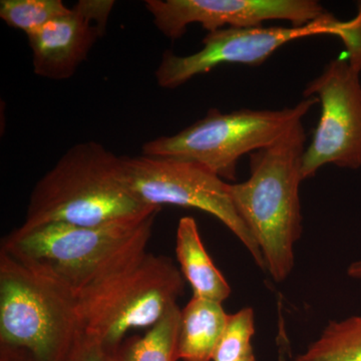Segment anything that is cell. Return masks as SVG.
Listing matches in <instances>:
<instances>
[{"label":"cell","mask_w":361,"mask_h":361,"mask_svg":"<svg viewBox=\"0 0 361 361\" xmlns=\"http://www.w3.org/2000/svg\"><path fill=\"white\" fill-rule=\"evenodd\" d=\"M294 361H361V315L329 322Z\"/></svg>","instance_id":"15"},{"label":"cell","mask_w":361,"mask_h":361,"mask_svg":"<svg viewBox=\"0 0 361 361\" xmlns=\"http://www.w3.org/2000/svg\"><path fill=\"white\" fill-rule=\"evenodd\" d=\"M185 290V278L170 258L145 252L77 297L80 334L108 350L130 330L152 327Z\"/></svg>","instance_id":"4"},{"label":"cell","mask_w":361,"mask_h":361,"mask_svg":"<svg viewBox=\"0 0 361 361\" xmlns=\"http://www.w3.org/2000/svg\"><path fill=\"white\" fill-rule=\"evenodd\" d=\"M63 361H110L106 349L96 339L78 332L77 339Z\"/></svg>","instance_id":"19"},{"label":"cell","mask_w":361,"mask_h":361,"mask_svg":"<svg viewBox=\"0 0 361 361\" xmlns=\"http://www.w3.org/2000/svg\"><path fill=\"white\" fill-rule=\"evenodd\" d=\"M145 6L171 40L180 39L193 23L208 32L226 26L258 27L267 20H287L300 27L327 13L316 0H146Z\"/></svg>","instance_id":"10"},{"label":"cell","mask_w":361,"mask_h":361,"mask_svg":"<svg viewBox=\"0 0 361 361\" xmlns=\"http://www.w3.org/2000/svg\"><path fill=\"white\" fill-rule=\"evenodd\" d=\"M123 179L145 206L199 209L220 220L266 270L262 253L237 213L229 184L200 164L177 158L121 157Z\"/></svg>","instance_id":"7"},{"label":"cell","mask_w":361,"mask_h":361,"mask_svg":"<svg viewBox=\"0 0 361 361\" xmlns=\"http://www.w3.org/2000/svg\"><path fill=\"white\" fill-rule=\"evenodd\" d=\"M318 102L316 97H305L282 110L242 109L224 114L211 109L203 118L177 134L147 142L142 155L195 161L222 179L234 180L242 157L281 139L302 122Z\"/></svg>","instance_id":"6"},{"label":"cell","mask_w":361,"mask_h":361,"mask_svg":"<svg viewBox=\"0 0 361 361\" xmlns=\"http://www.w3.org/2000/svg\"><path fill=\"white\" fill-rule=\"evenodd\" d=\"M78 332L75 296L0 250V346L63 361Z\"/></svg>","instance_id":"5"},{"label":"cell","mask_w":361,"mask_h":361,"mask_svg":"<svg viewBox=\"0 0 361 361\" xmlns=\"http://www.w3.org/2000/svg\"><path fill=\"white\" fill-rule=\"evenodd\" d=\"M357 11L355 18L343 20L336 37L345 47V56L349 66L361 73V1L357 2Z\"/></svg>","instance_id":"18"},{"label":"cell","mask_w":361,"mask_h":361,"mask_svg":"<svg viewBox=\"0 0 361 361\" xmlns=\"http://www.w3.org/2000/svg\"><path fill=\"white\" fill-rule=\"evenodd\" d=\"M228 316L222 303L193 296L180 313L178 360L213 361Z\"/></svg>","instance_id":"12"},{"label":"cell","mask_w":361,"mask_h":361,"mask_svg":"<svg viewBox=\"0 0 361 361\" xmlns=\"http://www.w3.org/2000/svg\"><path fill=\"white\" fill-rule=\"evenodd\" d=\"M180 310L173 306L144 336L125 338L108 349L110 361H177Z\"/></svg>","instance_id":"14"},{"label":"cell","mask_w":361,"mask_h":361,"mask_svg":"<svg viewBox=\"0 0 361 361\" xmlns=\"http://www.w3.org/2000/svg\"><path fill=\"white\" fill-rule=\"evenodd\" d=\"M254 334L255 315L252 308H243L228 316L213 361H238L253 355L251 341Z\"/></svg>","instance_id":"17"},{"label":"cell","mask_w":361,"mask_h":361,"mask_svg":"<svg viewBox=\"0 0 361 361\" xmlns=\"http://www.w3.org/2000/svg\"><path fill=\"white\" fill-rule=\"evenodd\" d=\"M305 142L300 122L274 144L250 154L248 180L229 184L235 209L277 282L293 270L294 245L302 234L299 187Z\"/></svg>","instance_id":"2"},{"label":"cell","mask_w":361,"mask_h":361,"mask_svg":"<svg viewBox=\"0 0 361 361\" xmlns=\"http://www.w3.org/2000/svg\"><path fill=\"white\" fill-rule=\"evenodd\" d=\"M145 206L123 179L121 157L96 141L68 149L30 194L23 229L47 223L99 226L158 212Z\"/></svg>","instance_id":"3"},{"label":"cell","mask_w":361,"mask_h":361,"mask_svg":"<svg viewBox=\"0 0 361 361\" xmlns=\"http://www.w3.org/2000/svg\"><path fill=\"white\" fill-rule=\"evenodd\" d=\"M303 96L316 97L322 104L319 122L303 156V180L323 166L361 168L360 73L345 59H334L308 82Z\"/></svg>","instance_id":"8"},{"label":"cell","mask_w":361,"mask_h":361,"mask_svg":"<svg viewBox=\"0 0 361 361\" xmlns=\"http://www.w3.org/2000/svg\"><path fill=\"white\" fill-rule=\"evenodd\" d=\"M238 361H256L255 355H251L249 356H247V357L243 358V360H238Z\"/></svg>","instance_id":"22"},{"label":"cell","mask_w":361,"mask_h":361,"mask_svg":"<svg viewBox=\"0 0 361 361\" xmlns=\"http://www.w3.org/2000/svg\"><path fill=\"white\" fill-rule=\"evenodd\" d=\"M176 255L194 296L222 303L231 295L230 285L207 253L193 217H183L179 221Z\"/></svg>","instance_id":"13"},{"label":"cell","mask_w":361,"mask_h":361,"mask_svg":"<svg viewBox=\"0 0 361 361\" xmlns=\"http://www.w3.org/2000/svg\"><path fill=\"white\" fill-rule=\"evenodd\" d=\"M158 213L99 226L18 227L2 239L0 250L77 299L147 251Z\"/></svg>","instance_id":"1"},{"label":"cell","mask_w":361,"mask_h":361,"mask_svg":"<svg viewBox=\"0 0 361 361\" xmlns=\"http://www.w3.org/2000/svg\"><path fill=\"white\" fill-rule=\"evenodd\" d=\"M0 361H35L32 356L20 349L0 346Z\"/></svg>","instance_id":"20"},{"label":"cell","mask_w":361,"mask_h":361,"mask_svg":"<svg viewBox=\"0 0 361 361\" xmlns=\"http://www.w3.org/2000/svg\"><path fill=\"white\" fill-rule=\"evenodd\" d=\"M348 274L349 277L353 278V279L361 280V260L355 261V262L349 265Z\"/></svg>","instance_id":"21"},{"label":"cell","mask_w":361,"mask_h":361,"mask_svg":"<svg viewBox=\"0 0 361 361\" xmlns=\"http://www.w3.org/2000/svg\"><path fill=\"white\" fill-rule=\"evenodd\" d=\"M343 20L327 13L310 25L271 27H226L208 32L200 51L180 56L165 51L156 71V80L164 89H176L197 75L225 63L262 65L280 47L293 40L314 35L336 37Z\"/></svg>","instance_id":"9"},{"label":"cell","mask_w":361,"mask_h":361,"mask_svg":"<svg viewBox=\"0 0 361 361\" xmlns=\"http://www.w3.org/2000/svg\"><path fill=\"white\" fill-rule=\"evenodd\" d=\"M114 0H80L70 13L27 35L35 75L68 80L106 32Z\"/></svg>","instance_id":"11"},{"label":"cell","mask_w":361,"mask_h":361,"mask_svg":"<svg viewBox=\"0 0 361 361\" xmlns=\"http://www.w3.org/2000/svg\"><path fill=\"white\" fill-rule=\"evenodd\" d=\"M71 8L63 0H1L0 18L26 35L37 32L51 21L66 16Z\"/></svg>","instance_id":"16"}]
</instances>
